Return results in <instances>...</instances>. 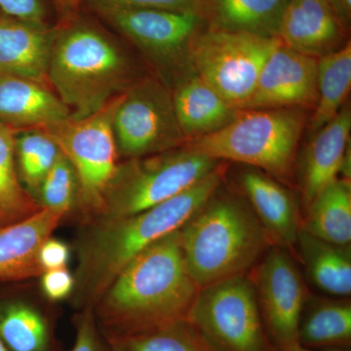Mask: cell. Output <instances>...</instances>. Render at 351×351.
Listing matches in <instances>:
<instances>
[{
	"mask_svg": "<svg viewBox=\"0 0 351 351\" xmlns=\"http://www.w3.org/2000/svg\"><path fill=\"white\" fill-rule=\"evenodd\" d=\"M198 291L179 230L136 256L96 302L94 313L108 341H119L186 320Z\"/></svg>",
	"mask_w": 351,
	"mask_h": 351,
	"instance_id": "cell-1",
	"label": "cell"
},
{
	"mask_svg": "<svg viewBox=\"0 0 351 351\" xmlns=\"http://www.w3.org/2000/svg\"><path fill=\"white\" fill-rule=\"evenodd\" d=\"M221 182V173L215 170L179 195L140 213L89 223L78 247L76 304L93 307L136 256L181 230L218 191Z\"/></svg>",
	"mask_w": 351,
	"mask_h": 351,
	"instance_id": "cell-2",
	"label": "cell"
},
{
	"mask_svg": "<svg viewBox=\"0 0 351 351\" xmlns=\"http://www.w3.org/2000/svg\"><path fill=\"white\" fill-rule=\"evenodd\" d=\"M216 193L180 230L186 269L199 289L242 276L267 246V232L252 208Z\"/></svg>",
	"mask_w": 351,
	"mask_h": 351,
	"instance_id": "cell-3",
	"label": "cell"
},
{
	"mask_svg": "<svg viewBox=\"0 0 351 351\" xmlns=\"http://www.w3.org/2000/svg\"><path fill=\"white\" fill-rule=\"evenodd\" d=\"M124 55L103 32L84 23L57 29L51 52L48 82L80 119L98 112L125 82Z\"/></svg>",
	"mask_w": 351,
	"mask_h": 351,
	"instance_id": "cell-4",
	"label": "cell"
},
{
	"mask_svg": "<svg viewBox=\"0 0 351 351\" xmlns=\"http://www.w3.org/2000/svg\"><path fill=\"white\" fill-rule=\"evenodd\" d=\"M304 127L299 108L239 110L223 128L186 145L216 160L237 161L286 179L292 173Z\"/></svg>",
	"mask_w": 351,
	"mask_h": 351,
	"instance_id": "cell-5",
	"label": "cell"
},
{
	"mask_svg": "<svg viewBox=\"0 0 351 351\" xmlns=\"http://www.w3.org/2000/svg\"><path fill=\"white\" fill-rule=\"evenodd\" d=\"M217 162L186 145L129 159L119 164L96 219L132 216L160 204L213 172Z\"/></svg>",
	"mask_w": 351,
	"mask_h": 351,
	"instance_id": "cell-6",
	"label": "cell"
},
{
	"mask_svg": "<svg viewBox=\"0 0 351 351\" xmlns=\"http://www.w3.org/2000/svg\"><path fill=\"white\" fill-rule=\"evenodd\" d=\"M120 95L98 112L83 119H69L41 129L69 159L78 182V208L87 223L100 216L104 198L119 168V149L112 120Z\"/></svg>",
	"mask_w": 351,
	"mask_h": 351,
	"instance_id": "cell-7",
	"label": "cell"
},
{
	"mask_svg": "<svg viewBox=\"0 0 351 351\" xmlns=\"http://www.w3.org/2000/svg\"><path fill=\"white\" fill-rule=\"evenodd\" d=\"M281 44L278 38L209 27L191 40L186 62L193 73L240 110L250 98L263 64Z\"/></svg>",
	"mask_w": 351,
	"mask_h": 351,
	"instance_id": "cell-8",
	"label": "cell"
},
{
	"mask_svg": "<svg viewBox=\"0 0 351 351\" xmlns=\"http://www.w3.org/2000/svg\"><path fill=\"white\" fill-rule=\"evenodd\" d=\"M186 321L217 351H276L263 328L257 290L243 276L199 289Z\"/></svg>",
	"mask_w": 351,
	"mask_h": 351,
	"instance_id": "cell-9",
	"label": "cell"
},
{
	"mask_svg": "<svg viewBox=\"0 0 351 351\" xmlns=\"http://www.w3.org/2000/svg\"><path fill=\"white\" fill-rule=\"evenodd\" d=\"M112 128L119 154L129 159L171 151L186 141L176 117L172 95L151 80L120 95Z\"/></svg>",
	"mask_w": 351,
	"mask_h": 351,
	"instance_id": "cell-10",
	"label": "cell"
},
{
	"mask_svg": "<svg viewBox=\"0 0 351 351\" xmlns=\"http://www.w3.org/2000/svg\"><path fill=\"white\" fill-rule=\"evenodd\" d=\"M95 11L132 43L158 60L188 56L189 44L205 20L191 12L157 9L93 7Z\"/></svg>",
	"mask_w": 351,
	"mask_h": 351,
	"instance_id": "cell-11",
	"label": "cell"
},
{
	"mask_svg": "<svg viewBox=\"0 0 351 351\" xmlns=\"http://www.w3.org/2000/svg\"><path fill=\"white\" fill-rule=\"evenodd\" d=\"M258 297L272 338L281 351L299 343L306 288L299 269L285 251L276 248L258 269Z\"/></svg>",
	"mask_w": 351,
	"mask_h": 351,
	"instance_id": "cell-12",
	"label": "cell"
},
{
	"mask_svg": "<svg viewBox=\"0 0 351 351\" xmlns=\"http://www.w3.org/2000/svg\"><path fill=\"white\" fill-rule=\"evenodd\" d=\"M318 60L281 44L263 64L250 98L240 110L300 108L317 101Z\"/></svg>",
	"mask_w": 351,
	"mask_h": 351,
	"instance_id": "cell-13",
	"label": "cell"
},
{
	"mask_svg": "<svg viewBox=\"0 0 351 351\" xmlns=\"http://www.w3.org/2000/svg\"><path fill=\"white\" fill-rule=\"evenodd\" d=\"M57 29L0 13V75L48 82V68Z\"/></svg>",
	"mask_w": 351,
	"mask_h": 351,
	"instance_id": "cell-14",
	"label": "cell"
},
{
	"mask_svg": "<svg viewBox=\"0 0 351 351\" xmlns=\"http://www.w3.org/2000/svg\"><path fill=\"white\" fill-rule=\"evenodd\" d=\"M343 29L328 0H289L277 38L286 47L317 59L341 47Z\"/></svg>",
	"mask_w": 351,
	"mask_h": 351,
	"instance_id": "cell-15",
	"label": "cell"
},
{
	"mask_svg": "<svg viewBox=\"0 0 351 351\" xmlns=\"http://www.w3.org/2000/svg\"><path fill=\"white\" fill-rule=\"evenodd\" d=\"M64 215L43 208L11 225L0 226V281H20L41 276L39 252Z\"/></svg>",
	"mask_w": 351,
	"mask_h": 351,
	"instance_id": "cell-16",
	"label": "cell"
},
{
	"mask_svg": "<svg viewBox=\"0 0 351 351\" xmlns=\"http://www.w3.org/2000/svg\"><path fill=\"white\" fill-rule=\"evenodd\" d=\"M71 117L69 108L41 83L0 75V122L20 132L44 129Z\"/></svg>",
	"mask_w": 351,
	"mask_h": 351,
	"instance_id": "cell-17",
	"label": "cell"
},
{
	"mask_svg": "<svg viewBox=\"0 0 351 351\" xmlns=\"http://www.w3.org/2000/svg\"><path fill=\"white\" fill-rule=\"evenodd\" d=\"M350 130L351 110L343 108L316 131L302 163V197L306 207L323 189L339 179L341 164L350 149Z\"/></svg>",
	"mask_w": 351,
	"mask_h": 351,
	"instance_id": "cell-18",
	"label": "cell"
},
{
	"mask_svg": "<svg viewBox=\"0 0 351 351\" xmlns=\"http://www.w3.org/2000/svg\"><path fill=\"white\" fill-rule=\"evenodd\" d=\"M240 184L265 232L284 246L297 243L299 207L294 195L267 173L252 168L240 176Z\"/></svg>",
	"mask_w": 351,
	"mask_h": 351,
	"instance_id": "cell-19",
	"label": "cell"
},
{
	"mask_svg": "<svg viewBox=\"0 0 351 351\" xmlns=\"http://www.w3.org/2000/svg\"><path fill=\"white\" fill-rule=\"evenodd\" d=\"M172 99L178 123L188 142L223 128L239 112L195 73L178 86Z\"/></svg>",
	"mask_w": 351,
	"mask_h": 351,
	"instance_id": "cell-20",
	"label": "cell"
},
{
	"mask_svg": "<svg viewBox=\"0 0 351 351\" xmlns=\"http://www.w3.org/2000/svg\"><path fill=\"white\" fill-rule=\"evenodd\" d=\"M289 0H207L205 21L213 29L277 38Z\"/></svg>",
	"mask_w": 351,
	"mask_h": 351,
	"instance_id": "cell-21",
	"label": "cell"
},
{
	"mask_svg": "<svg viewBox=\"0 0 351 351\" xmlns=\"http://www.w3.org/2000/svg\"><path fill=\"white\" fill-rule=\"evenodd\" d=\"M302 230L339 246L351 241V184L336 180L309 204Z\"/></svg>",
	"mask_w": 351,
	"mask_h": 351,
	"instance_id": "cell-22",
	"label": "cell"
},
{
	"mask_svg": "<svg viewBox=\"0 0 351 351\" xmlns=\"http://www.w3.org/2000/svg\"><path fill=\"white\" fill-rule=\"evenodd\" d=\"M298 242L307 272L325 292L337 295L351 293V255L348 246H339L300 230Z\"/></svg>",
	"mask_w": 351,
	"mask_h": 351,
	"instance_id": "cell-23",
	"label": "cell"
},
{
	"mask_svg": "<svg viewBox=\"0 0 351 351\" xmlns=\"http://www.w3.org/2000/svg\"><path fill=\"white\" fill-rule=\"evenodd\" d=\"M350 88L351 44L348 41L318 59V96L311 119V130H319L338 114Z\"/></svg>",
	"mask_w": 351,
	"mask_h": 351,
	"instance_id": "cell-24",
	"label": "cell"
},
{
	"mask_svg": "<svg viewBox=\"0 0 351 351\" xmlns=\"http://www.w3.org/2000/svg\"><path fill=\"white\" fill-rule=\"evenodd\" d=\"M16 135L17 132L0 122V226L23 221L43 209L20 181Z\"/></svg>",
	"mask_w": 351,
	"mask_h": 351,
	"instance_id": "cell-25",
	"label": "cell"
},
{
	"mask_svg": "<svg viewBox=\"0 0 351 351\" xmlns=\"http://www.w3.org/2000/svg\"><path fill=\"white\" fill-rule=\"evenodd\" d=\"M0 339L9 351H50V324L36 307L22 302L0 304Z\"/></svg>",
	"mask_w": 351,
	"mask_h": 351,
	"instance_id": "cell-26",
	"label": "cell"
},
{
	"mask_svg": "<svg viewBox=\"0 0 351 351\" xmlns=\"http://www.w3.org/2000/svg\"><path fill=\"white\" fill-rule=\"evenodd\" d=\"M15 149L20 181L27 193L38 200L41 184L61 151L52 138L40 129L18 132Z\"/></svg>",
	"mask_w": 351,
	"mask_h": 351,
	"instance_id": "cell-27",
	"label": "cell"
},
{
	"mask_svg": "<svg viewBox=\"0 0 351 351\" xmlns=\"http://www.w3.org/2000/svg\"><path fill=\"white\" fill-rule=\"evenodd\" d=\"M350 341L351 306L348 302L321 304L300 324L299 343L308 348L346 346Z\"/></svg>",
	"mask_w": 351,
	"mask_h": 351,
	"instance_id": "cell-28",
	"label": "cell"
},
{
	"mask_svg": "<svg viewBox=\"0 0 351 351\" xmlns=\"http://www.w3.org/2000/svg\"><path fill=\"white\" fill-rule=\"evenodd\" d=\"M112 341L126 351H217L186 320Z\"/></svg>",
	"mask_w": 351,
	"mask_h": 351,
	"instance_id": "cell-29",
	"label": "cell"
},
{
	"mask_svg": "<svg viewBox=\"0 0 351 351\" xmlns=\"http://www.w3.org/2000/svg\"><path fill=\"white\" fill-rule=\"evenodd\" d=\"M78 182L73 165L60 154L41 184L38 201L41 207L66 216L77 199Z\"/></svg>",
	"mask_w": 351,
	"mask_h": 351,
	"instance_id": "cell-30",
	"label": "cell"
},
{
	"mask_svg": "<svg viewBox=\"0 0 351 351\" xmlns=\"http://www.w3.org/2000/svg\"><path fill=\"white\" fill-rule=\"evenodd\" d=\"M86 1L89 2L92 7L157 9V10L195 13L200 15L204 20L207 11V0H86Z\"/></svg>",
	"mask_w": 351,
	"mask_h": 351,
	"instance_id": "cell-31",
	"label": "cell"
},
{
	"mask_svg": "<svg viewBox=\"0 0 351 351\" xmlns=\"http://www.w3.org/2000/svg\"><path fill=\"white\" fill-rule=\"evenodd\" d=\"M75 327V343L71 351H112L110 341L99 327L93 307L83 308L76 317Z\"/></svg>",
	"mask_w": 351,
	"mask_h": 351,
	"instance_id": "cell-32",
	"label": "cell"
},
{
	"mask_svg": "<svg viewBox=\"0 0 351 351\" xmlns=\"http://www.w3.org/2000/svg\"><path fill=\"white\" fill-rule=\"evenodd\" d=\"M41 276L43 293L51 301H61L69 297L75 290V276L66 267L46 270Z\"/></svg>",
	"mask_w": 351,
	"mask_h": 351,
	"instance_id": "cell-33",
	"label": "cell"
},
{
	"mask_svg": "<svg viewBox=\"0 0 351 351\" xmlns=\"http://www.w3.org/2000/svg\"><path fill=\"white\" fill-rule=\"evenodd\" d=\"M0 10L17 19L46 24L44 0H0Z\"/></svg>",
	"mask_w": 351,
	"mask_h": 351,
	"instance_id": "cell-34",
	"label": "cell"
},
{
	"mask_svg": "<svg viewBox=\"0 0 351 351\" xmlns=\"http://www.w3.org/2000/svg\"><path fill=\"white\" fill-rule=\"evenodd\" d=\"M69 247L60 240H46L39 252V263L43 271L66 267L69 262Z\"/></svg>",
	"mask_w": 351,
	"mask_h": 351,
	"instance_id": "cell-35",
	"label": "cell"
},
{
	"mask_svg": "<svg viewBox=\"0 0 351 351\" xmlns=\"http://www.w3.org/2000/svg\"><path fill=\"white\" fill-rule=\"evenodd\" d=\"M335 15L345 27L350 25L351 18V0H328Z\"/></svg>",
	"mask_w": 351,
	"mask_h": 351,
	"instance_id": "cell-36",
	"label": "cell"
},
{
	"mask_svg": "<svg viewBox=\"0 0 351 351\" xmlns=\"http://www.w3.org/2000/svg\"><path fill=\"white\" fill-rule=\"evenodd\" d=\"M82 1L83 0H54L58 12L64 20H73Z\"/></svg>",
	"mask_w": 351,
	"mask_h": 351,
	"instance_id": "cell-37",
	"label": "cell"
},
{
	"mask_svg": "<svg viewBox=\"0 0 351 351\" xmlns=\"http://www.w3.org/2000/svg\"><path fill=\"white\" fill-rule=\"evenodd\" d=\"M283 351H318L311 350V348H306V346H302L301 343H297L295 345L289 346L288 348L284 350ZM329 351H350V350H329Z\"/></svg>",
	"mask_w": 351,
	"mask_h": 351,
	"instance_id": "cell-38",
	"label": "cell"
},
{
	"mask_svg": "<svg viewBox=\"0 0 351 351\" xmlns=\"http://www.w3.org/2000/svg\"><path fill=\"white\" fill-rule=\"evenodd\" d=\"M110 343L112 346V351H126L125 348L119 343H114V341H110Z\"/></svg>",
	"mask_w": 351,
	"mask_h": 351,
	"instance_id": "cell-39",
	"label": "cell"
},
{
	"mask_svg": "<svg viewBox=\"0 0 351 351\" xmlns=\"http://www.w3.org/2000/svg\"><path fill=\"white\" fill-rule=\"evenodd\" d=\"M0 351H9L5 345L2 343L1 339H0Z\"/></svg>",
	"mask_w": 351,
	"mask_h": 351,
	"instance_id": "cell-40",
	"label": "cell"
}]
</instances>
